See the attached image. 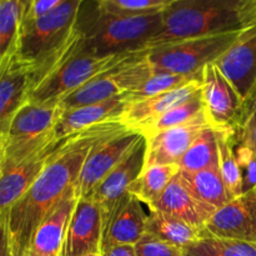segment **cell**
Instances as JSON below:
<instances>
[{"mask_svg": "<svg viewBox=\"0 0 256 256\" xmlns=\"http://www.w3.org/2000/svg\"><path fill=\"white\" fill-rule=\"evenodd\" d=\"M129 130L120 120H108L60 140L44 170L12 205L0 225L6 229L15 256H24L38 228L75 189L84 162L100 142Z\"/></svg>", "mask_w": 256, "mask_h": 256, "instance_id": "1", "label": "cell"}, {"mask_svg": "<svg viewBox=\"0 0 256 256\" xmlns=\"http://www.w3.org/2000/svg\"><path fill=\"white\" fill-rule=\"evenodd\" d=\"M162 12H124L102 0H82L75 32L88 54L140 52L162 30Z\"/></svg>", "mask_w": 256, "mask_h": 256, "instance_id": "2", "label": "cell"}, {"mask_svg": "<svg viewBox=\"0 0 256 256\" xmlns=\"http://www.w3.org/2000/svg\"><path fill=\"white\" fill-rule=\"evenodd\" d=\"M256 22V0H179L162 12L159 34L142 50L176 40L235 32Z\"/></svg>", "mask_w": 256, "mask_h": 256, "instance_id": "3", "label": "cell"}, {"mask_svg": "<svg viewBox=\"0 0 256 256\" xmlns=\"http://www.w3.org/2000/svg\"><path fill=\"white\" fill-rule=\"evenodd\" d=\"M62 114L60 105L25 102L0 132V168L16 164L56 142L54 129Z\"/></svg>", "mask_w": 256, "mask_h": 256, "instance_id": "4", "label": "cell"}, {"mask_svg": "<svg viewBox=\"0 0 256 256\" xmlns=\"http://www.w3.org/2000/svg\"><path fill=\"white\" fill-rule=\"evenodd\" d=\"M134 54L135 52L114 55H94L79 50L42 78L30 90L26 102L60 105V102L75 90L122 64Z\"/></svg>", "mask_w": 256, "mask_h": 256, "instance_id": "5", "label": "cell"}, {"mask_svg": "<svg viewBox=\"0 0 256 256\" xmlns=\"http://www.w3.org/2000/svg\"><path fill=\"white\" fill-rule=\"evenodd\" d=\"M242 30L189 38L156 45L145 52L154 72L196 75L216 62L238 40Z\"/></svg>", "mask_w": 256, "mask_h": 256, "instance_id": "6", "label": "cell"}, {"mask_svg": "<svg viewBox=\"0 0 256 256\" xmlns=\"http://www.w3.org/2000/svg\"><path fill=\"white\" fill-rule=\"evenodd\" d=\"M202 96L210 128L215 132H234L244 122V99L234 85L212 62L202 72Z\"/></svg>", "mask_w": 256, "mask_h": 256, "instance_id": "7", "label": "cell"}, {"mask_svg": "<svg viewBox=\"0 0 256 256\" xmlns=\"http://www.w3.org/2000/svg\"><path fill=\"white\" fill-rule=\"evenodd\" d=\"M142 138V134L129 129L96 145L85 160L75 185L76 196H89L95 188L130 154Z\"/></svg>", "mask_w": 256, "mask_h": 256, "instance_id": "8", "label": "cell"}, {"mask_svg": "<svg viewBox=\"0 0 256 256\" xmlns=\"http://www.w3.org/2000/svg\"><path fill=\"white\" fill-rule=\"evenodd\" d=\"M104 219L100 206L89 196L78 198L65 236L62 256L102 254Z\"/></svg>", "mask_w": 256, "mask_h": 256, "instance_id": "9", "label": "cell"}, {"mask_svg": "<svg viewBox=\"0 0 256 256\" xmlns=\"http://www.w3.org/2000/svg\"><path fill=\"white\" fill-rule=\"evenodd\" d=\"M205 234L256 242V188L218 209L208 220Z\"/></svg>", "mask_w": 256, "mask_h": 256, "instance_id": "10", "label": "cell"}, {"mask_svg": "<svg viewBox=\"0 0 256 256\" xmlns=\"http://www.w3.org/2000/svg\"><path fill=\"white\" fill-rule=\"evenodd\" d=\"M145 160L146 139L142 136L130 154L89 195V198L95 200L102 209L104 226L114 214L122 198L129 192L130 185L145 168Z\"/></svg>", "mask_w": 256, "mask_h": 256, "instance_id": "11", "label": "cell"}, {"mask_svg": "<svg viewBox=\"0 0 256 256\" xmlns=\"http://www.w3.org/2000/svg\"><path fill=\"white\" fill-rule=\"evenodd\" d=\"M205 112L185 124L145 136L148 165H178L192 142L209 128Z\"/></svg>", "mask_w": 256, "mask_h": 256, "instance_id": "12", "label": "cell"}, {"mask_svg": "<svg viewBox=\"0 0 256 256\" xmlns=\"http://www.w3.org/2000/svg\"><path fill=\"white\" fill-rule=\"evenodd\" d=\"M242 99L256 88V22L245 28L236 42L214 62Z\"/></svg>", "mask_w": 256, "mask_h": 256, "instance_id": "13", "label": "cell"}, {"mask_svg": "<svg viewBox=\"0 0 256 256\" xmlns=\"http://www.w3.org/2000/svg\"><path fill=\"white\" fill-rule=\"evenodd\" d=\"M60 140L52 142L16 164L0 168V216L6 215L12 205L34 184Z\"/></svg>", "mask_w": 256, "mask_h": 256, "instance_id": "14", "label": "cell"}, {"mask_svg": "<svg viewBox=\"0 0 256 256\" xmlns=\"http://www.w3.org/2000/svg\"><path fill=\"white\" fill-rule=\"evenodd\" d=\"M202 78H199L176 89L138 102H128L119 120L130 130L142 134L148 126L156 122L165 112L198 94L202 90Z\"/></svg>", "mask_w": 256, "mask_h": 256, "instance_id": "15", "label": "cell"}, {"mask_svg": "<svg viewBox=\"0 0 256 256\" xmlns=\"http://www.w3.org/2000/svg\"><path fill=\"white\" fill-rule=\"evenodd\" d=\"M149 215L142 202L128 192L104 226L102 252L119 245H135L146 232Z\"/></svg>", "mask_w": 256, "mask_h": 256, "instance_id": "16", "label": "cell"}, {"mask_svg": "<svg viewBox=\"0 0 256 256\" xmlns=\"http://www.w3.org/2000/svg\"><path fill=\"white\" fill-rule=\"evenodd\" d=\"M76 202L78 196L74 189L66 195L59 208L38 228L24 256H62L68 224Z\"/></svg>", "mask_w": 256, "mask_h": 256, "instance_id": "17", "label": "cell"}, {"mask_svg": "<svg viewBox=\"0 0 256 256\" xmlns=\"http://www.w3.org/2000/svg\"><path fill=\"white\" fill-rule=\"evenodd\" d=\"M150 212H164L172 216L179 218L194 226L205 230L208 220L214 210L196 199L185 188L180 180L179 174L172 180L162 195L149 206Z\"/></svg>", "mask_w": 256, "mask_h": 256, "instance_id": "18", "label": "cell"}, {"mask_svg": "<svg viewBox=\"0 0 256 256\" xmlns=\"http://www.w3.org/2000/svg\"><path fill=\"white\" fill-rule=\"evenodd\" d=\"M126 105V99L122 95L96 104L62 110V116L54 129L55 138L60 140L92 125L108 120H119Z\"/></svg>", "mask_w": 256, "mask_h": 256, "instance_id": "19", "label": "cell"}, {"mask_svg": "<svg viewBox=\"0 0 256 256\" xmlns=\"http://www.w3.org/2000/svg\"><path fill=\"white\" fill-rule=\"evenodd\" d=\"M30 89L32 76L26 66L15 59L0 65V132L26 102Z\"/></svg>", "mask_w": 256, "mask_h": 256, "instance_id": "20", "label": "cell"}, {"mask_svg": "<svg viewBox=\"0 0 256 256\" xmlns=\"http://www.w3.org/2000/svg\"><path fill=\"white\" fill-rule=\"evenodd\" d=\"M179 178L188 190L199 202L216 212L232 200L219 166L199 172H179Z\"/></svg>", "mask_w": 256, "mask_h": 256, "instance_id": "21", "label": "cell"}, {"mask_svg": "<svg viewBox=\"0 0 256 256\" xmlns=\"http://www.w3.org/2000/svg\"><path fill=\"white\" fill-rule=\"evenodd\" d=\"M146 232L182 249L194 244L206 235L205 230L179 218L156 212H150L148 216Z\"/></svg>", "mask_w": 256, "mask_h": 256, "instance_id": "22", "label": "cell"}, {"mask_svg": "<svg viewBox=\"0 0 256 256\" xmlns=\"http://www.w3.org/2000/svg\"><path fill=\"white\" fill-rule=\"evenodd\" d=\"M179 172V166L175 164L148 165L130 185L129 192L149 208L164 192Z\"/></svg>", "mask_w": 256, "mask_h": 256, "instance_id": "23", "label": "cell"}, {"mask_svg": "<svg viewBox=\"0 0 256 256\" xmlns=\"http://www.w3.org/2000/svg\"><path fill=\"white\" fill-rule=\"evenodd\" d=\"M25 12L24 0H0V65L14 55Z\"/></svg>", "mask_w": 256, "mask_h": 256, "instance_id": "24", "label": "cell"}, {"mask_svg": "<svg viewBox=\"0 0 256 256\" xmlns=\"http://www.w3.org/2000/svg\"><path fill=\"white\" fill-rule=\"evenodd\" d=\"M178 166L182 172H199L219 166L216 132L206 128L178 162Z\"/></svg>", "mask_w": 256, "mask_h": 256, "instance_id": "25", "label": "cell"}, {"mask_svg": "<svg viewBox=\"0 0 256 256\" xmlns=\"http://www.w3.org/2000/svg\"><path fill=\"white\" fill-rule=\"evenodd\" d=\"M219 170L232 199L242 194V175L235 154L236 132H216Z\"/></svg>", "mask_w": 256, "mask_h": 256, "instance_id": "26", "label": "cell"}, {"mask_svg": "<svg viewBox=\"0 0 256 256\" xmlns=\"http://www.w3.org/2000/svg\"><path fill=\"white\" fill-rule=\"evenodd\" d=\"M184 256H256V242L205 235L184 248Z\"/></svg>", "mask_w": 256, "mask_h": 256, "instance_id": "27", "label": "cell"}, {"mask_svg": "<svg viewBox=\"0 0 256 256\" xmlns=\"http://www.w3.org/2000/svg\"><path fill=\"white\" fill-rule=\"evenodd\" d=\"M202 78V72L196 75H180L172 74L166 72H154L142 85L134 89L132 92L122 95L128 102H138V100L146 99L169 90L176 89L188 82Z\"/></svg>", "mask_w": 256, "mask_h": 256, "instance_id": "28", "label": "cell"}, {"mask_svg": "<svg viewBox=\"0 0 256 256\" xmlns=\"http://www.w3.org/2000/svg\"><path fill=\"white\" fill-rule=\"evenodd\" d=\"M202 112H204V100H202V90H200L198 94L188 99L186 102L176 105L172 110L165 112L162 118H159L156 122H152L150 126H148L142 132V136H149V135L156 134V132H162V130L185 124V122L196 118Z\"/></svg>", "mask_w": 256, "mask_h": 256, "instance_id": "29", "label": "cell"}, {"mask_svg": "<svg viewBox=\"0 0 256 256\" xmlns=\"http://www.w3.org/2000/svg\"><path fill=\"white\" fill-rule=\"evenodd\" d=\"M136 256H184V249L145 232L134 245Z\"/></svg>", "mask_w": 256, "mask_h": 256, "instance_id": "30", "label": "cell"}, {"mask_svg": "<svg viewBox=\"0 0 256 256\" xmlns=\"http://www.w3.org/2000/svg\"><path fill=\"white\" fill-rule=\"evenodd\" d=\"M235 154L242 175V192L254 190L256 188V155L250 148L242 144L238 139Z\"/></svg>", "mask_w": 256, "mask_h": 256, "instance_id": "31", "label": "cell"}, {"mask_svg": "<svg viewBox=\"0 0 256 256\" xmlns=\"http://www.w3.org/2000/svg\"><path fill=\"white\" fill-rule=\"evenodd\" d=\"M105 4L132 12H162L179 0H102Z\"/></svg>", "mask_w": 256, "mask_h": 256, "instance_id": "32", "label": "cell"}, {"mask_svg": "<svg viewBox=\"0 0 256 256\" xmlns=\"http://www.w3.org/2000/svg\"><path fill=\"white\" fill-rule=\"evenodd\" d=\"M64 2L65 0H28L24 20L36 19L42 15L48 14Z\"/></svg>", "mask_w": 256, "mask_h": 256, "instance_id": "33", "label": "cell"}, {"mask_svg": "<svg viewBox=\"0 0 256 256\" xmlns=\"http://www.w3.org/2000/svg\"><path fill=\"white\" fill-rule=\"evenodd\" d=\"M238 140L254 152L256 155V116L249 118L244 122L236 132Z\"/></svg>", "mask_w": 256, "mask_h": 256, "instance_id": "34", "label": "cell"}, {"mask_svg": "<svg viewBox=\"0 0 256 256\" xmlns=\"http://www.w3.org/2000/svg\"><path fill=\"white\" fill-rule=\"evenodd\" d=\"M102 256H136L134 245H119L102 250Z\"/></svg>", "mask_w": 256, "mask_h": 256, "instance_id": "35", "label": "cell"}, {"mask_svg": "<svg viewBox=\"0 0 256 256\" xmlns=\"http://www.w3.org/2000/svg\"><path fill=\"white\" fill-rule=\"evenodd\" d=\"M244 122L249 118L256 116V88L252 92V94L244 100ZM244 124V122H242Z\"/></svg>", "mask_w": 256, "mask_h": 256, "instance_id": "36", "label": "cell"}, {"mask_svg": "<svg viewBox=\"0 0 256 256\" xmlns=\"http://www.w3.org/2000/svg\"><path fill=\"white\" fill-rule=\"evenodd\" d=\"M2 229V242H0V256H15L12 252V245H10L9 236H8L6 229L2 225H0Z\"/></svg>", "mask_w": 256, "mask_h": 256, "instance_id": "37", "label": "cell"}, {"mask_svg": "<svg viewBox=\"0 0 256 256\" xmlns=\"http://www.w3.org/2000/svg\"><path fill=\"white\" fill-rule=\"evenodd\" d=\"M84 256H102V254H90V255H84Z\"/></svg>", "mask_w": 256, "mask_h": 256, "instance_id": "38", "label": "cell"}, {"mask_svg": "<svg viewBox=\"0 0 256 256\" xmlns=\"http://www.w3.org/2000/svg\"><path fill=\"white\" fill-rule=\"evenodd\" d=\"M24 2H25V4H28V0H24Z\"/></svg>", "mask_w": 256, "mask_h": 256, "instance_id": "39", "label": "cell"}]
</instances>
